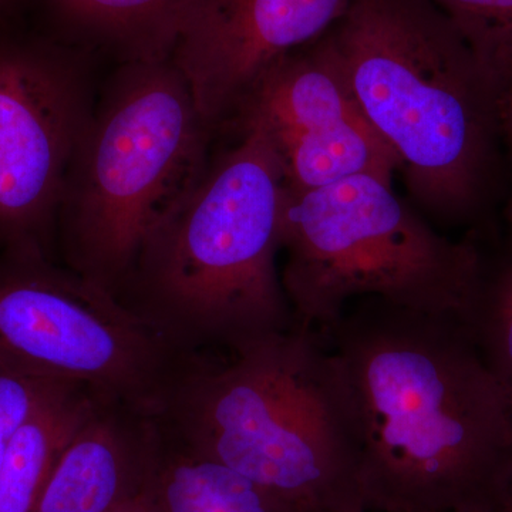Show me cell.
Here are the masks:
<instances>
[{"label": "cell", "mask_w": 512, "mask_h": 512, "mask_svg": "<svg viewBox=\"0 0 512 512\" xmlns=\"http://www.w3.org/2000/svg\"><path fill=\"white\" fill-rule=\"evenodd\" d=\"M320 333L352 394L367 512H500L512 406L464 318L367 298Z\"/></svg>", "instance_id": "6da1fadb"}, {"label": "cell", "mask_w": 512, "mask_h": 512, "mask_svg": "<svg viewBox=\"0 0 512 512\" xmlns=\"http://www.w3.org/2000/svg\"><path fill=\"white\" fill-rule=\"evenodd\" d=\"M156 420L288 512H367L352 394L319 330L188 355Z\"/></svg>", "instance_id": "7a4b0ae2"}, {"label": "cell", "mask_w": 512, "mask_h": 512, "mask_svg": "<svg viewBox=\"0 0 512 512\" xmlns=\"http://www.w3.org/2000/svg\"><path fill=\"white\" fill-rule=\"evenodd\" d=\"M210 158L144 239L117 298L184 355L229 352L296 325L276 256L286 184L252 127Z\"/></svg>", "instance_id": "3957f363"}, {"label": "cell", "mask_w": 512, "mask_h": 512, "mask_svg": "<svg viewBox=\"0 0 512 512\" xmlns=\"http://www.w3.org/2000/svg\"><path fill=\"white\" fill-rule=\"evenodd\" d=\"M323 39L414 200L476 220L504 143L501 94L456 26L421 0H352Z\"/></svg>", "instance_id": "277c9868"}, {"label": "cell", "mask_w": 512, "mask_h": 512, "mask_svg": "<svg viewBox=\"0 0 512 512\" xmlns=\"http://www.w3.org/2000/svg\"><path fill=\"white\" fill-rule=\"evenodd\" d=\"M212 140L168 57L119 63L64 178L63 265L119 296L144 239L207 170Z\"/></svg>", "instance_id": "5b68a950"}, {"label": "cell", "mask_w": 512, "mask_h": 512, "mask_svg": "<svg viewBox=\"0 0 512 512\" xmlns=\"http://www.w3.org/2000/svg\"><path fill=\"white\" fill-rule=\"evenodd\" d=\"M281 251L296 323L319 332L367 298L466 318L485 264L476 244L440 234L379 175L286 188Z\"/></svg>", "instance_id": "8992f818"}, {"label": "cell", "mask_w": 512, "mask_h": 512, "mask_svg": "<svg viewBox=\"0 0 512 512\" xmlns=\"http://www.w3.org/2000/svg\"><path fill=\"white\" fill-rule=\"evenodd\" d=\"M187 355L55 258L0 251V359L157 417Z\"/></svg>", "instance_id": "52a82bcc"}, {"label": "cell", "mask_w": 512, "mask_h": 512, "mask_svg": "<svg viewBox=\"0 0 512 512\" xmlns=\"http://www.w3.org/2000/svg\"><path fill=\"white\" fill-rule=\"evenodd\" d=\"M96 57L0 23V251L55 258L64 178L96 106Z\"/></svg>", "instance_id": "ba28073f"}, {"label": "cell", "mask_w": 512, "mask_h": 512, "mask_svg": "<svg viewBox=\"0 0 512 512\" xmlns=\"http://www.w3.org/2000/svg\"><path fill=\"white\" fill-rule=\"evenodd\" d=\"M352 0H188L167 57L183 73L202 120L220 136L275 63L318 42Z\"/></svg>", "instance_id": "9c48e42d"}, {"label": "cell", "mask_w": 512, "mask_h": 512, "mask_svg": "<svg viewBox=\"0 0 512 512\" xmlns=\"http://www.w3.org/2000/svg\"><path fill=\"white\" fill-rule=\"evenodd\" d=\"M161 431L156 417L99 400L47 478L33 512H114L147 490Z\"/></svg>", "instance_id": "30bf717a"}, {"label": "cell", "mask_w": 512, "mask_h": 512, "mask_svg": "<svg viewBox=\"0 0 512 512\" xmlns=\"http://www.w3.org/2000/svg\"><path fill=\"white\" fill-rule=\"evenodd\" d=\"M348 83L323 37L275 63L238 107L221 136L252 127L271 144L360 119Z\"/></svg>", "instance_id": "8fae6325"}, {"label": "cell", "mask_w": 512, "mask_h": 512, "mask_svg": "<svg viewBox=\"0 0 512 512\" xmlns=\"http://www.w3.org/2000/svg\"><path fill=\"white\" fill-rule=\"evenodd\" d=\"M188 0H28L43 35L119 63L165 59Z\"/></svg>", "instance_id": "7c38bea8"}, {"label": "cell", "mask_w": 512, "mask_h": 512, "mask_svg": "<svg viewBox=\"0 0 512 512\" xmlns=\"http://www.w3.org/2000/svg\"><path fill=\"white\" fill-rule=\"evenodd\" d=\"M99 397L66 387L25 421L0 470V512H33L57 458Z\"/></svg>", "instance_id": "4fadbf2b"}, {"label": "cell", "mask_w": 512, "mask_h": 512, "mask_svg": "<svg viewBox=\"0 0 512 512\" xmlns=\"http://www.w3.org/2000/svg\"><path fill=\"white\" fill-rule=\"evenodd\" d=\"M271 147L289 191L316 190L357 175L392 180L394 171L399 170L393 151L363 117Z\"/></svg>", "instance_id": "5bb4252c"}, {"label": "cell", "mask_w": 512, "mask_h": 512, "mask_svg": "<svg viewBox=\"0 0 512 512\" xmlns=\"http://www.w3.org/2000/svg\"><path fill=\"white\" fill-rule=\"evenodd\" d=\"M160 431L150 485L158 512H288L247 478L188 453Z\"/></svg>", "instance_id": "9a60e30c"}, {"label": "cell", "mask_w": 512, "mask_h": 512, "mask_svg": "<svg viewBox=\"0 0 512 512\" xmlns=\"http://www.w3.org/2000/svg\"><path fill=\"white\" fill-rule=\"evenodd\" d=\"M464 320L512 406V245L497 264L485 259L480 288Z\"/></svg>", "instance_id": "2e32d148"}, {"label": "cell", "mask_w": 512, "mask_h": 512, "mask_svg": "<svg viewBox=\"0 0 512 512\" xmlns=\"http://www.w3.org/2000/svg\"><path fill=\"white\" fill-rule=\"evenodd\" d=\"M476 53L500 94L512 86V0H434Z\"/></svg>", "instance_id": "e0dca14e"}, {"label": "cell", "mask_w": 512, "mask_h": 512, "mask_svg": "<svg viewBox=\"0 0 512 512\" xmlns=\"http://www.w3.org/2000/svg\"><path fill=\"white\" fill-rule=\"evenodd\" d=\"M66 387L74 386L29 375L0 359V470L20 427Z\"/></svg>", "instance_id": "ac0fdd59"}, {"label": "cell", "mask_w": 512, "mask_h": 512, "mask_svg": "<svg viewBox=\"0 0 512 512\" xmlns=\"http://www.w3.org/2000/svg\"><path fill=\"white\" fill-rule=\"evenodd\" d=\"M501 127H503V141L510 153L512 164V86L501 96ZM510 218L512 224V202Z\"/></svg>", "instance_id": "d6986e66"}, {"label": "cell", "mask_w": 512, "mask_h": 512, "mask_svg": "<svg viewBox=\"0 0 512 512\" xmlns=\"http://www.w3.org/2000/svg\"><path fill=\"white\" fill-rule=\"evenodd\" d=\"M151 480H153V478H151ZM150 485H148L147 490L144 491L143 494L121 505L119 510L114 512H158L156 503H154L153 494H151Z\"/></svg>", "instance_id": "ffe728a7"}, {"label": "cell", "mask_w": 512, "mask_h": 512, "mask_svg": "<svg viewBox=\"0 0 512 512\" xmlns=\"http://www.w3.org/2000/svg\"><path fill=\"white\" fill-rule=\"evenodd\" d=\"M26 8L28 0H0V23L19 20Z\"/></svg>", "instance_id": "44dd1931"}, {"label": "cell", "mask_w": 512, "mask_h": 512, "mask_svg": "<svg viewBox=\"0 0 512 512\" xmlns=\"http://www.w3.org/2000/svg\"><path fill=\"white\" fill-rule=\"evenodd\" d=\"M500 512H512V466L510 476H508L507 484H505L503 500H501Z\"/></svg>", "instance_id": "7402d4cb"}]
</instances>
